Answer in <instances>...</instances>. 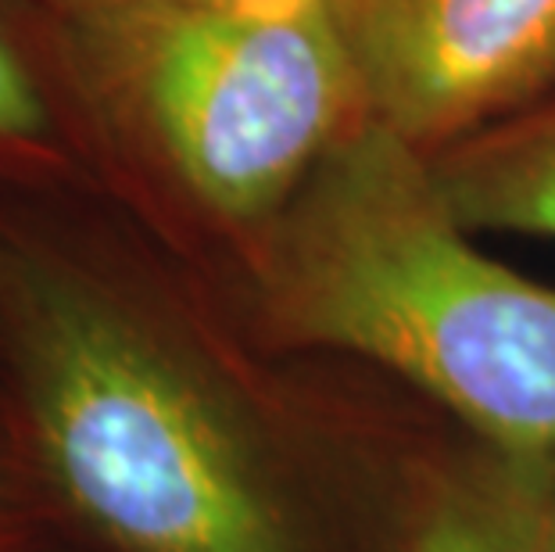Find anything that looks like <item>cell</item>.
Instances as JSON below:
<instances>
[{
    "label": "cell",
    "mask_w": 555,
    "mask_h": 552,
    "mask_svg": "<svg viewBox=\"0 0 555 552\" xmlns=\"http://www.w3.org/2000/svg\"><path fill=\"white\" fill-rule=\"evenodd\" d=\"M555 506V466L480 445L423 499L405 552H541Z\"/></svg>",
    "instance_id": "obj_7"
},
{
    "label": "cell",
    "mask_w": 555,
    "mask_h": 552,
    "mask_svg": "<svg viewBox=\"0 0 555 552\" xmlns=\"http://www.w3.org/2000/svg\"><path fill=\"white\" fill-rule=\"evenodd\" d=\"M541 552H555V506H552V513H548L545 535H541Z\"/></svg>",
    "instance_id": "obj_9"
},
{
    "label": "cell",
    "mask_w": 555,
    "mask_h": 552,
    "mask_svg": "<svg viewBox=\"0 0 555 552\" xmlns=\"http://www.w3.org/2000/svg\"><path fill=\"white\" fill-rule=\"evenodd\" d=\"M112 191L0 194V377L126 552H301L244 387Z\"/></svg>",
    "instance_id": "obj_1"
},
{
    "label": "cell",
    "mask_w": 555,
    "mask_h": 552,
    "mask_svg": "<svg viewBox=\"0 0 555 552\" xmlns=\"http://www.w3.org/2000/svg\"><path fill=\"white\" fill-rule=\"evenodd\" d=\"M104 187L169 248H251L365 115L334 0L51 4Z\"/></svg>",
    "instance_id": "obj_3"
},
{
    "label": "cell",
    "mask_w": 555,
    "mask_h": 552,
    "mask_svg": "<svg viewBox=\"0 0 555 552\" xmlns=\"http://www.w3.org/2000/svg\"><path fill=\"white\" fill-rule=\"evenodd\" d=\"M51 4H172V8H211L244 11V15H298L326 0H51Z\"/></svg>",
    "instance_id": "obj_8"
},
{
    "label": "cell",
    "mask_w": 555,
    "mask_h": 552,
    "mask_svg": "<svg viewBox=\"0 0 555 552\" xmlns=\"http://www.w3.org/2000/svg\"><path fill=\"white\" fill-rule=\"evenodd\" d=\"M104 187L51 0H0V194Z\"/></svg>",
    "instance_id": "obj_5"
},
{
    "label": "cell",
    "mask_w": 555,
    "mask_h": 552,
    "mask_svg": "<svg viewBox=\"0 0 555 552\" xmlns=\"http://www.w3.org/2000/svg\"><path fill=\"white\" fill-rule=\"evenodd\" d=\"M370 119L420 155L555 93V0H334Z\"/></svg>",
    "instance_id": "obj_4"
},
{
    "label": "cell",
    "mask_w": 555,
    "mask_h": 552,
    "mask_svg": "<svg viewBox=\"0 0 555 552\" xmlns=\"http://www.w3.org/2000/svg\"><path fill=\"white\" fill-rule=\"evenodd\" d=\"M423 158L448 213L469 233L555 241V93Z\"/></svg>",
    "instance_id": "obj_6"
},
{
    "label": "cell",
    "mask_w": 555,
    "mask_h": 552,
    "mask_svg": "<svg viewBox=\"0 0 555 552\" xmlns=\"http://www.w3.org/2000/svg\"><path fill=\"white\" fill-rule=\"evenodd\" d=\"M233 269L262 345L376 362L480 445L555 466V287L477 252L427 158L370 115Z\"/></svg>",
    "instance_id": "obj_2"
}]
</instances>
